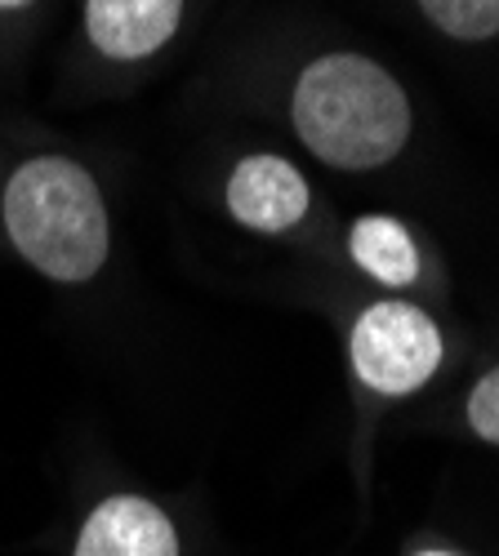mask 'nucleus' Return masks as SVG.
Wrapping results in <instances>:
<instances>
[{
	"label": "nucleus",
	"mask_w": 499,
	"mask_h": 556,
	"mask_svg": "<svg viewBox=\"0 0 499 556\" xmlns=\"http://www.w3.org/2000/svg\"><path fill=\"white\" fill-rule=\"evenodd\" d=\"M295 129L312 156L335 169L388 165L411 138L401 85L361 54H326L295 85Z\"/></svg>",
	"instance_id": "nucleus-1"
},
{
	"label": "nucleus",
	"mask_w": 499,
	"mask_h": 556,
	"mask_svg": "<svg viewBox=\"0 0 499 556\" xmlns=\"http://www.w3.org/2000/svg\"><path fill=\"white\" fill-rule=\"evenodd\" d=\"M5 231L18 254L50 281H89L108 263V210L76 161L36 156L5 188Z\"/></svg>",
	"instance_id": "nucleus-2"
},
{
	"label": "nucleus",
	"mask_w": 499,
	"mask_h": 556,
	"mask_svg": "<svg viewBox=\"0 0 499 556\" xmlns=\"http://www.w3.org/2000/svg\"><path fill=\"white\" fill-rule=\"evenodd\" d=\"M441 365V334L411 303H375L352 330V369L384 396H406Z\"/></svg>",
	"instance_id": "nucleus-3"
},
{
	"label": "nucleus",
	"mask_w": 499,
	"mask_h": 556,
	"mask_svg": "<svg viewBox=\"0 0 499 556\" xmlns=\"http://www.w3.org/2000/svg\"><path fill=\"white\" fill-rule=\"evenodd\" d=\"M228 210L254 231H290L308 214V182L282 156H250L228 178Z\"/></svg>",
	"instance_id": "nucleus-4"
},
{
	"label": "nucleus",
	"mask_w": 499,
	"mask_h": 556,
	"mask_svg": "<svg viewBox=\"0 0 499 556\" xmlns=\"http://www.w3.org/2000/svg\"><path fill=\"white\" fill-rule=\"evenodd\" d=\"M76 556H178V539L157 503L116 494L103 498L85 521Z\"/></svg>",
	"instance_id": "nucleus-5"
},
{
	"label": "nucleus",
	"mask_w": 499,
	"mask_h": 556,
	"mask_svg": "<svg viewBox=\"0 0 499 556\" xmlns=\"http://www.w3.org/2000/svg\"><path fill=\"white\" fill-rule=\"evenodd\" d=\"M178 14H184V0H85L89 40L121 63L157 54L174 36Z\"/></svg>",
	"instance_id": "nucleus-6"
},
{
	"label": "nucleus",
	"mask_w": 499,
	"mask_h": 556,
	"mask_svg": "<svg viewBox=\"0 0 499 556\" xmlns=\"http://www.w3.org/2000/svg\"><path fill=\"white\" fill-rule=\"evenodd\" d=\"M352 258L366 267L375 281L384 286H411L415 271H420V250L411 241V231H406L397 218H384V214H371L352 227Z\"/></svg>",
	"instance_id": "nucleus-7"
},
{
	"label": "nucleus",
	"mask_w": 499,
	"mask_h": 556,
	"mask_svg": "<svg viewBox=\"0 0 499 556\" xmlns=\"http://www.w3.org/2000/svg\"><path fill=\"white\" fill-rule=\"evenodd\" d=\"M433 27L456 40H486L499 31V0H420Z\"/></svg>",
	"instance_id": "nucleus-8"
},
{
	"label": "nucleus",
	"mask_w": 499,
	"mask_h": 556,
	"mask_svg": "<svg viewBox=\"0 0 499 556\" xmlns=\"http://www.w3.org/2000/svg\"><path fill=\"white\" fill-rule=\"evenodd\" d=\"M469 424H473L477 437L499 445V369H490V375L473 388V396H469Z\"/></svg>",
	"instance_id": "nucleus-9"
},
{
	"label": "nucleus",
	"mask_w": 499,
	"mask_h": 556,
	"mask_svg": "<svg viewBox=\"0 0 499 556\" xmlns=\"http://www.w3.org/2000/svg\"><path fill=\"white\" fill-rule=\"evenodd\" d=\"M18 5H27V0H0V10H18Z\"/></svg>",
	"instance_id": "nucleus-10"
},
{
	"label": "nucleus",
	"mask_w": 499,
	"mask_h": 556,
	"mask_svg": "<svg viewBox=\"0 0 499 556\" xmlns=\"http://www.w3.org/2000/svg\"><path fill=\"white\" fill-rule=\"evenodd\" d=\"M420 556H450V552H420Z\"/></svg>",
	"instance_id": "nucleus-11"
}]
</instances>
